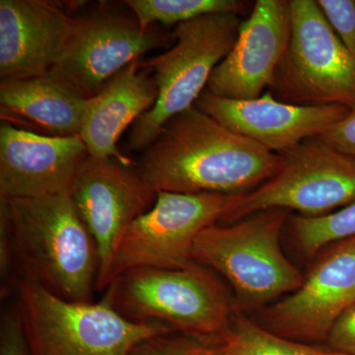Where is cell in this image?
<instances>
[{
	"label": "cell",
	"instance_id": "6da1fadb",
	"mask_svg": "<svg viewBox=\"0 0 355 355\" xmlns=\"http://www.w3.org/2000/svg\"><path fill=\"white\" fill-rule=\"evenodd\" d=\"M141 153L137 171L156 193L243 195L270 179L282 161L195 106L168 121Z\"/></svg>",
	"mask_w": 355,
	"mask_h": 355
},
{
	"label": "cell",
	"instance_id": "7a4b0ae2",
	"mask_svg": "<svg viewBox=\"0 0 355 355\" xmlns=\"http://www.w3.org/2000/svg\"><path fill=\"white\" fill-rule=\"evenodd\" d=\"M0 224L20 280L71 302L91 303L99 272L97 247L69 193L0 200Z\"/></svg>",
	"mask_w": 355,
	"mask_h": 355
},
{
	"label": "cell",
	"instance_id": "3957f363",
	"mask_svg": "<svg viewBox=\"0 0 355 355\" xmlns=\"http://www.w3.org/2000/svg\"><path fill=\"white\" fill-rule=\"evenodd\" d=\"M103 300L130 321L212 338L224 336L238 310L216 272L196 261L175 270H128L112 280Z\"/></svg>",
	"mask_w": 355,
	"mask_h": 355
},
{
	"label": "cell",
	"instance_id": "277c9868",
	"mask_svg": "<svg viewBox=\"0 0 355 355\" xmlns=\"http://www.w3.org/2000/svg\"><path fill=\"white\" fill-rule=\"evenodd\" d=\"M286 210L260 211L234 223H216L196 240L193 260L222 275L237 308L254 309L297 291L305 277L280 247Z\"/></svg>",
	"mask_w": 355,
	"mask_h": 355
},
{
	"label": "cell",
	"instance_id": "5b68a950",
	"mask_svg": "<svg viewBox=\"0 0 355 355\" xmlns=\"http://www.w3.org/2000/svg\"><path fill=\"white\" fill-rule=\"evenodd\" d=\"M241 23L239 15L227 13L182 23L173 30L169 50L140 60V67L153 74L158 96L130 128V150H146L168 121L195 106L214 70L232 50Z\"/></svg>",
	"mask_w": 355,
	"mask_h": 355
},
{
	"label": "cell",
	"instance_id": "8992f818",
	"mask_svg": "<svg viewBox=\"0 0 355 355\" xmlns=\"http://www.w3.org/2000/svg\"><path fill=\"white\" fill-rule=\"evenodd\" d=\"M16 311L30 355H128L142 340L174 331L130 321L104 300H65L29 280L18 282Z\"/></svg>",
	"mask_w": 355,
	"mask_h": 355
},
{
	"label": "cell",
	"instance_id": "52a82bcc",
	"mask_svg": "<svg viewBox=\"0 0 355 355\" xmlns=\"http://www.w3.org/2000/svg\"><path fill=\"white\" fill-rule=\"evenodd\" d=\"M277 171L258 188L236 196L224 217L234 223L270 209L322 216L355 202V157L320 137L280 153Z\"/></svg>",
	"mask_w": 355,
	"mask_h": 355
},
{
	"label": "cell",
	"instance_id": "ba28073f",
	"mask_svg": "<svg viewBox=\"0 0 355 355\" xmlns=\"http://www.w3.org/2000/svg\"><path fill=\"white\" fill-rule=\"evenodd\" d=\"M291 40L275 83L273 97L296 105L355 107V58L315 0H289Z\"/></svg>",
	"mask_w": 355,
	"mask_h": 355
},
{
	"label": "cell",
	"instance_id": "9c48e42d",
	"mask_svg": "<svg viewBox=\"0 0 355 355\" xmlns=\"http://www.w3.org/2000/svg\"><path fill=\"white\" fill-rule=\"evenodd\" d=\"M237 195L157 191L150 209L137 217L123 235L107 275V287L135 268H184L193 263L198 236L223 222Z\"/></svg>",
	"mask_w": 355,
	"mask_h": 355
},
{
	"label": "cell",
	"instance_id": "30bf717a",
	"mask_svg": "<svg viewBox=\"0 0 355 355\" xmlns=\"http://www.w3.org/2000/svg\"><path fill=\"white\" fill-rule=\"evenodd\" d=\"M174 43L172 33L160 25L146 29L132 12L103 7L78 16L62 57L49 74L88 100L133 60Z\"/></svg>",
	"mask_w": 355,
	"mask_h": 355
},
{
	"label": "cell",
	"instance_id": "8fae6325",
	"mask_svg": "<svg viewBox=\"0 0 355 355\" xmlns=\"http://www.w3.org/2000/svg\"><path fill=\"white\" fill-rule=\"evenodd\" d=\"M156 193L140 176L137 165L89 155L79 168L69 195L97 247L96 291H105L123 235L137 217L153 207Z\"/></svg>",
	"mask_w": 355,
	"mask_h": 355
},
{
	"label": "cell",
	"instance_id": "7c38bea8",
	"mask_svg": "<svg viewBox=\"0 0 355 355\" xmlns=\"http://www.w3.org/2000/svg\"><path fill=\"white\" fill-rule=\"evenodd\" d=\"M355 304V236L324 250L302 286L261 310V327L294 342L326 343L331 327Z\"/></svg>",
	"mask_w": 355,
	"mask_h": 355
},
{
	"label": "cell",
	"instance_id": "4fadbf2b",
	"mask_svg": "<svg viewBox=\"0 0 355 355\" xmlns=\"http://www.w3.org/2000/svg\"><path fill=\"white\" fill-rule=\"evenodd\" d=\"M288 0H258L227 57L210 76L207 91L218 97L249 100L260 97L275 83L291 40Z\"/></svg>",
	"mask_w": 355,
	"mask_h": 355
},
{
	"label": "cell",
	"instance_id": "5bb4252c",
	"mask_svg": "<svg viewBox=\"0 0 355 355\" xmlns=\"http://www.w3.org/2000/svg\"><path fill=\"white\" fill-rule=\"evenodd\" d=\"M195 107L229 130L277 154L291 150L305 140L322 137L350 111L340 105L279 101L268 90L249 100L218 97L205 90Z\"/></svg>",
	"mask_w": 355,
	"mask_h": 355
},
{
	"label": "cell",
	"instance_id": "9a60e30c",
	"mask_svg": "<svg viewBox=\"0 0 355 355\" xmlns=\"http://www.w3.org/2000/svg\"><path fill=\"white\" fill-rule=\"evenodd\" d=\"M88 156L80 135L46 137L1 123L0 200L70 193Z\"/></svg>",
	"mask_w": 355,
	"mask_h": 355
},
{
	"label": "cell",
	"instance_id": "2e32d148",
	"mask_svg": "<svg viewBox=\"0 0 355 355\" xmlns=\"http://www.w3.org/2000/svg\"><path fill=\"white\" fill-rule=\"evenodd\" d=\"M78 16L48 0L0 1V78L50 73L62 57Z\"/></svg>",
	"mask_w": 355,
	"mask_h": 355
},
{
	"label": "cell",
	"instance_id": "e0dca14e",
	"mask_svg": "<svg viewBox=\"0 0 355 355\" xmlns=\"http://www.w3.org/2000/svg\"><path fill=\"white\" fill-rule=\"evenodd\" d=\"M133 60L86 103L80 135L90 156L137 165L119 150L121 135L153 108L158 91L153 74Z\"/></svg>",
	"mask_w": 355,
	"mask_h": 355
},
{
	"label": "cell",
	"instance_id": "ac0fdd59",
	"mask_svg": "<svg viewBox=\"0 0 355 355\" xmlns=\"http://www.w3.org/2000/svg\"><path fill=\"white\" fill-rule=\"evenodd\" d=\"M86 103L50 74L0 83L2 123L46 137L79 135Z\"/></svg>",
	"mask_w": 355,
	"mask_h": 355
},
{
	"label": "cell",
	"instance_id": "d6986e66",
	"mask_svg": "<svg viewBox=\"0 0 355 355\" xmlns=\"http://www.w3.org/2000/svg\"><path fill=\"white\" fill-rule=\"evenodd\" d=\"M223 355H345L328 345L287 340L236 311L223 336Z\"/></svg>",
	"mask_w": 355,
	"mask_h": 355
},
{
	"label": "cell",
	"instance_id": "ffe728a7",
	"mask_svg": "<svg viewBox=\"0 0 355 355\" xmlns=\"http://www.w3.org/2000/svg\"><path fill=\"white\" fill-rule=\"evenodd\" d=\"M144 28L179 25L212 14L240 15L248 2L241 0H127L123 1Z\"/></svg>",
	"mask_w": 355,
	"mask_h": 355
},
{
	"label": "cell",
	"instance_id": "44dd1931",
	"mask_svg": "<svg viewBox=\"0 0 355 355\" xmlns=\"http://www.w3.org/2000/svg\"><path fill=\"white\" fill-rule=\"evenodd\" d=\"M291 225L301 251L311 258L334 243L354 237L355 202L326 216H293Z\"/></svg>",
	"mask_w": 355,
	"mask_h": 355
},
{
	"label": "cell",
	"instance_id": "7402d4cb",
	"mask_svg": "<svg viewBox=\"0 0 355 355\" xmlns=\"http://www.w3.org/2000/svg\"><path fill=\"white\" fill-rule=\"evenodd\" d=\"M128 355H223V336L168 331L137 343Z\"/></svg>",
	"mask_w": 355,
	"mask_h": 355
},
{
	"label": "cell",
	"instance_id": "603a6c76",
	"mask_svg": "<svg viewBox=\"0 0 355 355\" xmlns=\"http://www.w3.org/2000/svg\"><path fill=\"white\" fill-rule=\"evenodd\" d=\"M343 46L355 58V0H316Z\"/></svg>",
	"mask_w": 355,
	"mask_h": 355
},
{
	"label": "cell",
	"instance_id": "cb8c5ba5",
	"mask_svg": "<svg viewBox=\"0 0 355 355\" xmlns=\"http://www.w3.org/2000/svg\"><path fill=\"white\" fill-rule=\"evenodd\" d=\"M326 345L345 355H355V304L350 306L331 327Z\"/></svg>",
	"mask_w": 355,
	"mask_h": 355
},
{
	"label": "cell",
	"instance_id": "d4e9b609",
	"mask_svg": "<svg viewBox=\"0 0 355 355\" xmlns=\"http://www.w3.org/2000/svg\"><path fill=\"white\" fill-rule=\"evenodd\" d=\"M0 355H30L17 311L6 313L0 327Z\"/></svg>",
	"mask_w": 355,
	"mask_h": 355
},
{
	"label": "cell",
	"instance_id": "484cf974",
	"mask_svg": "<svg viewBox=\"0 0 355 355\" xmlns=\"http://www.w3.org/2000/svg\"><path fill=\"white\" fill-rule=\"evenodd\" d=\"M320 139L355 157V107Z\"/></svg>",
	"mask_w": 355,
	"mask_h": 355
}]
</instances>
